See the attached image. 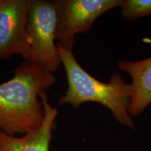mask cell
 <instances>
[{
  "label": "cell",
  "mask_w": 151,
  "mask_h": 151,
  "mask_svg": "<svg viewBox=\"0 0 151 151\" xmlns=\"http://www.w3.org/2000/svg\"><path fill=\"white\" fill-rule=\"evenodd\" d=\"M14 78L0 84V129L9 135L39 128L44 119L39 94L55 82L56 77L32 62L22 63Z\"/></svg>",
  "instance_id": "1"
},
{
  "label": "cell",
  "mask_w": 151,
  "mask_h": 151,
  "mask_svg": "<svg viewBox=\"0 0 151 151\" xmlns=\"http://www.w3.org/2000/svg\"><path fill=\"white\" fill-rule=\"evenodd\" d=\"M57 46L68 81V90L60 99V104H69L76 108L87 101L99 103L107 107L122 125L135 129L128 113L131 99L130 84L126 83L118 72L111 76L109 83L97 80L81 67L72 50H66L58 43Z\"/></svg>",
  "instance_id": "2"
},
{
  "label": "cell",
  "mask_w": 151,
  "mask_h": 151,
  "mask_svg": "<svg viewBox=\"0 0 151 151\" xmlns=\"http://www.w3.org/2000/svg\"><path fill=\"white\" fill-rule=\"evenodd\" d=\"M57 13L54 1H30L27 31L33 62L49 72L57 71L61 60L55 44Z\"/></svg>",
  "instance_id": "3"
},
{
  "label": "cell",
  "mask_w": 151,
  "mask_h": 151,
  "mask_svg": "<svg viewBox=\"0 0 151 151\" xmlns=\"http://www.w3.org/2000/svg\"><path fill=\"white\" fill-rule=\"evenodd\" d=\"M57 13L55 40L66 50H72L74 37L89 31L100 16L118 6L122 0H58L55 1Z\"/></svg>",
  "instance_id": "4"
},
{
  "label": "cell",
  "mask_w": 151,
  "mask_h": 151,
  "mask_svg": "<svg viewBox=\"0 0 151 151\" xmlns=\"http://www.w3.org/2000/svg\"><path fill=\"white\" fill-rule=\"evenodd\" d=\"M30 0H0V60L14 55L33 62L27 31Z\"/></svg>",
  "instance_id": "5"
},
{
  "label": "cell",
  "mask_w": 151,
  "mask_h": 151,
  "mask_svg": "<svg viewBox=\"0 0 151 151\" xmlns=\"http://www.w3.org/2000/svg\"><path fill=\"white\" fill-rule=\"evenodd\" d=\"M44 119L37 129L22 137L9 135L0 129V151H50L52 130L58 111L49 103L46 91L40 94Z\"/></svg>",
  "instance_id": "6"
},
{
  "label": "cell",
  "mask_w": 151,
  "mask_h": 151,
  "mask_svg": "<svg viewBox=\"0 0 151 151\" xmlns=\"http://www.w3.org/2000/svg\"><path fill=\"white\" fill-rule=\"evenodd\" d=\"M118 65L132 77L128 113L130 116H138L151 103V57L134 62L122 60Z\"/></svg>",
  "instance_id": "7"
},
{
  "label": "cell",
  "mask_w": 151,
  "mask_h": 151,
  "mask_svg": "<svg viewBox=\"0 0 151 151\" xmlns=\"http://www.w3.org/2000/svg\"><path fill=\"white\" fill-rule=\"evenodd\" d=\"M122 14L128 20L151 15V0H126L122 5Z\"/></svg>",
  "instance_id": "8"
}]
</instances>
